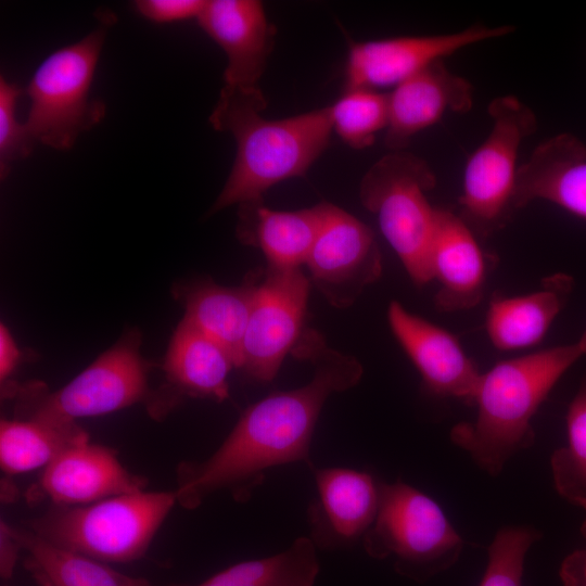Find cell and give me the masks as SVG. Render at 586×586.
I'll return each mask as SVG.
<instances>
[{"instance_id": "cell-1", "label": "cell", "mask_w": 586, "mask_h": 586, "mask_svg": "<svg viewBox=\"0 0 586 586\" xmlns=\"http://www.w3.org/2000/svg\"><path fill=\"white\" fill-rule=\"evenodd\" d=\"M293 353L314 364L311 380L249 406L208 458L181 462L174 491L178 505L195 509L219 491L244 502L266 470L301 461L314 468L310 445L323 405L333 393L354 387L362 367L355 357L329 348L313 330L304 333Z\"/></svg>"}, {"instance_id": "cell-2", "label": "cell", "mask_w": 586, "mask_h": 586, "mask_svg": "<svg viewBox=\"0 0 586 586\" xmlns=\"http://www.w3.org/2000/svg\"><path fill=\"white\" fill-rule=\"evenodd\" d=\"M266 106L264 94L222 87L209 122L233 136L237 154L209 215L263 201L275 184L304 176L327 149L333 130L329 106L280 119L264 118Z\"/></svg>"}, {"instance_id": "cell-3", "label": "cell", "mask_w": 586, "mask_h": 586, "mask_svg": "<svg viewBox=\"0 0 586 586\" xmlns=\"http://www.w3.org/2000/svg\"><path fill=\"white\" fill-rule=\"evenodd\" d=\"M582 356L575 342L497 362L481 373L472 403L475 419L456 424L451 442L481 469L498 475L512 456L533 445V417Z\"/></svg>"}, {"instance_id": "cell-4", "label": "cell", "mask_w": 586, "mask_h": 586, "mask_svg": "<svg viewBox=\"0 0 586 586\" xmlns=\"http://www.w3.org/2000/svg\"><path fill=\"white\" fill-rule=\"evenodd\" d=\"M176 504L174 491L142 489L85 506H51L30 530L58 547L102 562H131L144 556Z\"/></svg>"}, {"instance_id": "cell-5", "label": "cell", "mask_w": 586, "mask_h": 586, "mask_svg": "<svg viewBox=\"0 0 586 586\" xmlns=\"http://www.w3.org/2000/svg\"><path fill=\"white\" fill-rule=\"evenodd\" d=\"M115 21L112 13L102 12L92 31L50 53L34 72L25 89L29 98L25 125L36 142L68 150L104 118L105 104L91 97V86Z\"/></svg>"}, {"instance_id": "cell-6", "label": "cell", "mask_w": 586, "mask_h": 586, "mask_svg": "<svg viewBox=\"0 0 586 586\" xmlns=\"http://www.w3.org/2000/svg\"><path fill=\"white\" fill-rule=\"evenodd\" d=\"M436 184L430 165L411 152L390 151L362 176L361 204L378 218L381 232L416 285L432 280L430 250L437 207L426 193Z\"/></svg>"}, {"instance_id": "cell-7", "label": "cell", "mask_w": 586, "mask_h": 586, "mask_svg": "<svg viewBox=\"0 0 586 586\" xmlns=\"http://www.w3.org/2000/svg\"><path fill=\"white\" fill-rule=\"evenodd\" d=\"M362 545L371 558L391 559L398 574L422 583L457 562L463 540L435 500L397 480L380 482L378 512Z\"/></svg>"}, {"instance_id": "cell-8", "label": "cell", "mask_w": 586, "mask_h": 586, "mask_svg": "<svg viewBox=\"0 0 586 586\" xmlns=\"http://www.w3.org/2000/svg\"><path fill=\"white\" fill-rule=\"evenodd\" d=\"M140 334L132 331L101 354L63 387L49 392L40 382L4 391L16 398L17 418L75 422L149 400L150 365L141 356Z\"/></svg>"}, {"instance_id": "cell-9", "label": "cell", "mask_w": 586, "mask_h": 586, "mask_svg": "<svg viewBox=\"0 0 586 586\" xmlns=\"http://www.w3.org/2000/svg\"><path fill=\"white\" fill-rule=\"evenodd\" d=\"M487 111L491 130L467 161L458 212L482 238L511 220L520 149L537 129L533 110L514 95L493 99Z\"/></svg>"}, {"instance_id": "cell-10", "label": "cell", "mask_w": 586, "mask_h": 586, "mask_svg": "<svg viewBox=\"0 0 586 586\" xmlns=\"http://www.w3.org/2000/svg\"><path fill=\"white\" fill-rule=\"evenodd\" d=\"M310 279L301 268L267 267L245 330L240 368L257 382L272 381L304 335Z\"/></svg>"}, {"instance_id": "cell-11", "label": "cell", "mask_w": 586, "mask_h": 586, "mask_svg": "<svg viewBox=\"0 0 586 586\" xmlns=\"http://www.w3.org/2000/svg\"><path fill=\"white\" fill-rule=\"evenodd\" d=\"M310 281L334 308L351 307L382 275L373 231L341 207L322 202V218L305 264Z\"/></svg>"}, {"instance_id": "cell-12", "label": "cell", "mask_w": 586, "mask_h": 586, "mask_svg": "<svg viewBox=\"0 0 586 586\" xmlns=\"http://www.w3.org/2000/svg\"><path fill=\"white\" fill-rule=\"evenodd\" d=\"M513 31L509 25L475 24L431 36H405L352 44L345 67V90L396 87L430 64L486 40Z\"/></svg>"}, {"instance_id": "cell-13", "label": "cell", "mask_w": 586, "mask_h": 586, "mask_svg": "<svg viewBox=\"0 0 586 586\" xmlns=\"http://www.w3.org/2000/svg\"><path fill=\"white\" fill-rule=\"evenodd\" d=\"M145 477L129 472L114 449L79 442L56 457L27 493L28 502L47 499L51 506L74 507L144 489Z\"/></svg>"}, {"instance_id": "cell-14", "label": "cell", "mask_w": 586, "mask_h": 586, "mask_svg": "<svg viewBox=\"0 0 586 586\" xmlns=\"http://www.w3.org/2000/svg\"><path fill=\"white\" fill-rule=\"evenodd\" d=\"M198 21L227 56L224 87L243 93H263L259 80L277 33L263 3L256 0H209Z\"/></svg>"}, {"instance_id": "cell-15", "label": "cell", "mask_w": 586, "mask_h": 586, "mask_svg": "<svg viewBox=\"0 0 586 586\" xmlns=\"http://www.w3.org/2000/svg\"><path fill=\"white\" fill-rule=\"evenodd\" d=\"M390 328L413 366L424 388L472 406L481 372L458 339L446 329L409 313L399 302L387 309Z\"/></svg>"}, {"instance_id": "cell-16", "label": "cell", "mask_w": 586, "mask_h": 586, "mask_svg": "<svg viewBox=\"0 0 586 586\" xmlns=\"http://www.w3.org/2000/svg\"><path fill=\"white\" fill-rule=\"evenodd\" d=\"M317 497L309 506L310 539L317 548L343 549L362 540L380 502V482L349 468H313Z\"/></svg>"}, {"instance_id": "cell-17", "label": "cell", "mask_w": 586, "mask_h": 586, "mask_svg": "<svg viewBox=\"0 0 586 586\" xmlns=\"http://www.w3.org/2000/svg\"><path fill=\"white\" fill-rule=\"evenodd\" d=\"M233 368V358L220 344L181 320L163 361L165 390L152 392L149 412L161 419L186 397L228 399V377Z\"/></svg>"}, {"instance_id": "cell-18", "label": "cell", "mask_w": 586, "mask_h": 586, "mask_svg": "<svg viewBox=\"0 0 586 586\" xmlns=\"http://www.w3.org/2000/svg\"><path fill=\"white\" fill-rule=\"evenodd\" d=\"M473 105L471 84L445 65L434 62L387 93L384 144L405 150L411 138L437 124L446 114L467 113Z\"/></svg>"}, {"instance_id": "cell-19", "label": "cell", "mask_w": 586, "mask_h": 586, "mask_svg": "<svg viewBox=\"0 0 586 586\" xmlns=\"http://www.w3.org/2000/svg\"><path fill=\"white\" fill-rule=\"evenodd\" d=\"M476 237L458 213L437 207L430 270L440 285L434 297L438 310L470 309L482 301L487 260Z\"/></svg>"}, {"instance_id": "cell-20", "label": "cell", "mask_w": 586, "mask_h": 586, "mask_svg": "<svg viewBox=\"0 0 586 586\" xmlns=\"http://www.w3.org/2000/svg\"><path fill=\"white\" fill-rule=\"evenodd\" d=\"M548 201L586 219V145L572 133L540 142L519 167L514 209Z\"/></svg>"}, {"instance_id": "cell-21", "label": "cell", "mask_w": 586, "mask_h": 586, "mask_svg": "<svg viewBox=\"0 0 586 586\" xmlns=\"http://www.w3.org/2000/svg\"><path fill=\"white\" fill-rule=\"evenodd\" d=\"M260 276L250 275L240 285L209 279L178 283L173 294L183 308V321L220 344L240 368L242 344Z\"/></svg>"}, {"instance_id": "cell-22", "label": "cell", "mask_w": 586, "mask_h": 586, "mask_svg": "<svg viewBox=\"0 0 586 586\" xmlns=\"http://www.w3.org/2000/svg\"><path fill=\"white\" fill-rule=\"evenodd\" d=\"M573 278L551 275L542 288L518 296L493 295L485 316V330L499 351H517L542 342L563 309L573 290Z\"/></svg>"}, {"instance_id": "cell-23", "label": "cell", "mask_w": 586, "mask_h": 586, "mask_svg": "<svg viewBox=\"0 0 586 586\" xmlns=\"http://www.w3.org/2000/svg\"><path fill=\"white\" fill-rule=\"evenodd\" d=\"M322 218V203L298 211H273L260 202L239 205L238 237L258 247L268 267L306 264Z\"/></svg>"}, {"instance_id": "cell-24", "label": "cell", "mask_w": 586, "mask_h": 586, "mask_svg": "<svg viewBox=\"0 0 586 586\" xmlns=\"http://www.w3.org/2000/svg\"><path fill=\"white\" fill-rule=\"evenodd\" d=\"M25 566L39 586H156L142 577L123 574L105 562L58 547L31 530L14 527Z\"/></svg>"}, {"instance_id": "cell-25", "label": "cell", "mask_w": 586, "mask_h": 586, "mask_svg": "<svg viewBox=\"0 0 586 586\" xmlns=\"http://www.w3.org/2000/svg\"><path fill=\"white\" fill-rule=\"evenodd\" d=\"M76 422L41 418L2 419L0 422V466L7 474L46 468L71 446L88 440Z\"/></svg>"}, {"instance_id": "cell-26", "label": "cell", "mask_w": 586, "mask_h": 586, "mask_svg": "<svg viewBox=\"0 0 586 586\" xmlns=\"http://www.w3.org/2000/svg\"><path fill=\"white\" fill-rule=\"evenodd\" d=\"M316 550L309 537H298L279 553L238 562L194 585L169 586H314L320 569Z\"/></svg>"}, {"instance_id": "cell-27", "label": "cell", "mask_w": 586, "mask_h": 586, "mask_svg": "<svg viewBox=\"0 0 586 586\" xmlns=\"http://www.w3.org/2000/svg\"><path fill=\"white\" fill-rule=\"evenodd\" d=\"M566 444L556 449L550 467L558 494L586 510V377L566 411Z\"/></svg>"}, {"instance_id": "cell-28", "label": "cell", "mask_w": 586, "mask_h": 586, "mask_svg": "<svg viewBox=\"0 0 586 586\" xmlns=\"http://www.w3.org/2000/svg\"><path fill=\"white\" fill-rule=\"evenodd\" d=\"M332 127L353 149L373 144L387 126V93L371 89H348L329 106Z\"/></svg>"}, {"instance_id": "cell-29", "label": "cell", "mask_w": 586, "mask_h": 586, "mask_svg": "<svg viewBox=\"0 0 586 586\" xmlns=\"http://www.w3.org/2000/svg\"><path fill=\"white\" fill-rule=\"evenodd\" d=\"M540 536L528 526L500 528L488 547V561L479 586H522L525 556Z\"/></svg>"}, {"instance_id": "cell-30", "label": "cell", "mask_w": 586, "mask_h": 586, "mask_svg": "<svg viewBox=\"0 0 586 586\" xmlns=\"http://www.w3.org/2000/svg\"><path fill=\"white\" fill-rule=\"evenodd\" d=\"M22 89L5 77H0V173L5 178L12 162L27 157L36 144L25 123H20L15 111Z\"/></svg>"}, {"instance_id": "cell-31", "label": "cell", "mask_w": 586, "mask_h": 586, "mask_svg": "<svg viewBox=\"0 0 586 586\" xmlns=\"http://www.w3.org/2000/svg\"><path fill=\"white\" fill-rule=\"evenodd\" d=\"M205 2L203 0H137L135 9L146 20L165 24L198 18Z\"/></svg>"}, {"instance_id": "cell-32", "label": "cell", "mask_w": 586, "mask_h": 586, "mask_svg": "<svg viewBox=\"0 0 586 586\" xmlns=\"http://www.w3.org/2000/svg\"><path fill=\"white\" fill-rule=\"evenodd\" d=\"M582 543L561 563L559 575L563 586H586V519L581 526Z\"/></svg>"}, {"instance_id": "cell-33", "label": "cell", "mask_w": 586, "mask_h": 586, "mask_svg": "<svg viewBox=\"0 0 586 586\" xmlns=\"http://www.w3.org/2000/svg\"><path fill=\"white\" fill-rule=\"evenodd\" d=\"M21 550H23V547L15 535L14 527L1 521L0 574L2 578L12 576Z\"/></svg>"}, {"instance_id": "cell-34", "label": "cell", "mask_w": 586, "mask_h": 586, "mask_svg": "<svg viewBox=\"0 0 586 586\" xmlns=\"http://www.w3.org/2000/svg\"><path fill=\"white\" fill-rule=\"evenodd\" d=\"M21 359V352L7 326H0V380L5 383Z\"/></svg>"}, {"instance_id": "cell-35", "label": "cell", "mask_w": 586, "mask_h": 586, "mask_svg": "<svg viewBox=\"0 0 586 586\" xmlns=\"http://www.w3.org/2000/svg\"><path fill=\"white\" fill-rule=\"evenodd\" d=\"M581 353L583 356H586V329L582 333L581 337L576 342Z\"/></svg>"}]
</instances>
